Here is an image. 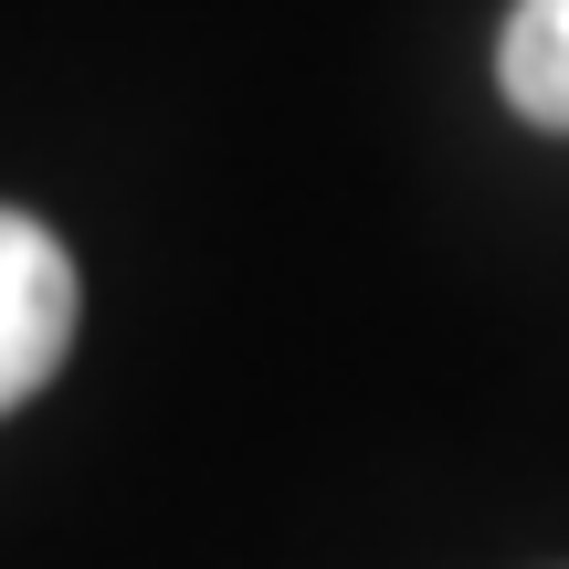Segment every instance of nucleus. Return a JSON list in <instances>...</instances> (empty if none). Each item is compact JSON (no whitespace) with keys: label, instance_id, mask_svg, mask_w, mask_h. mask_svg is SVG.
<instances>
[{"label":"nucleus","instance_id":"f257e3e1","mask_svg":"<svg viewBox=\"0 0 569 569\" xmlns=\"http://www.w3.org/2000/svg\"><path fill=\"white\" fill-rule=\"evenodd\" d=\"M74 348V253L32 222L0 211V411H21Z\"/></svg>","mask_w":569,"mask_h":569},{"label":"nucleus","instance_id":"f03ea898","mask_svg":"<svg viewBox=\"0 0 569 569\" xmlns=\"http://www.w3.org/2000/svg\"><path fill=\"white\" fill-rule=\"evenodd\" d=\"M496 84L528 127L569 138V0H517L496 32Z\"/></svg>","mask_w":569,"mask_h":569}]
</instances>
